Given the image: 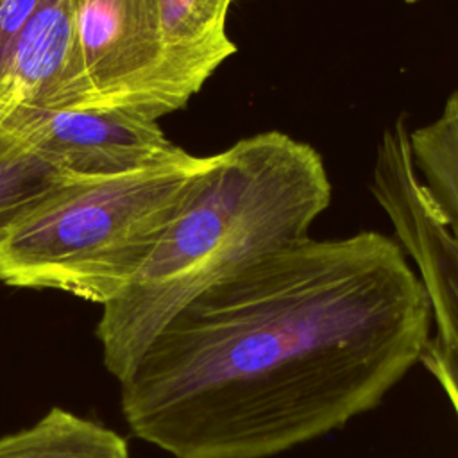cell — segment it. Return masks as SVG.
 I'll return each instance as SVG.
<instances>
[{"mask_svg":"<svg viewBox=\"0 0 458 458\" xmlns=\"http://www.w3.org/2000/svg\"><path fill=\"white\" fill-rule=\"evenodd\" d=\"M75 181L0 138V229Z\"/></svg>","mask_w":458,"mask_h":458,"instance_id":"10","label":"cell"},{"mask_svg":"<svg viewBox=\"0 0 458 458\" xmlns=\"http://www.w3.org/2000/svg\"><path fill=\"white\" fill-rule=\"evenodd\" d=\"M233 0H157L163 114L174 113L200 91L215 70L236 54L227 36Z\"/></svg>","mask_w":458,"mask_h":458,"instance_id":"8","label":"cell"},{"mask_svg":"<svg viewBox=\"0 0 458 458\" xmlns=\"http://www.w3.org/2000/svg\"><path fill=\"white\" fill-rule=\"evenodd\" d=\"M331 193L322 156L284 132L247 136L215 154L193 199L125 288L104 304L95 335L106 369L120 381L199 293L308 236Z\"/></svg>","mask_w":458,"mask_h":458,"instance_id":"2","label":"cell"},{"mask_svg":"<svg viewBox=\"0 0 458 458\" xmlns=\"http://www.w3.org/2000/svg\"><path fill=\"white\" fill-rule=\"evenodd\" d=\"M0 138L50 168L98 179L177 157L157 122L123 111L16 107L0 118Z\"/></svg>","mask_w":458,"mask_h":458,"instance_id":"5","label":"cell"},{"mask_svg":"<svg viewBox=\"0 0 458 458\" xmlns=\"http://www.w3.org/2000/svg\"><path fill=\"white\" fill-rule=\"evenodd\" d=\"M0 458H131V451L116 431L54 406L36 424L2 437Z\"/></svg>","mask_w":458,"mask_h":458,"instance_id":"9","label":"cell"},{"mask_svg":"<svg viewBox=\"0 0 458 458\" xmlns=\"http://www.w3.org/2000/svg\"><path fill=\"white\" fill-rule=\"evenodd\" d=\"M81 57L70 0H39L0 72V118L16 107L73 109Z\"/></svg>","mask_w":458,"mask_h":458,"instance_id":"7","label":"cell"},{"mask_svg":"<svg viewBox=\"0 0 458 458\" xmlns=\"http://www.w3.org/2000/svg\"><path fill=\"white\" fill-rule=\"evenodd\" d=\"M431 324L399 242L304 236L179 310L120 379L122 413L174 458H270L376 408Z\"/></svg>","mask_w":458,"mask_h":458,"instance_id":"1","label":"cell"},{"mask_svg":"<svg viewBox=\"0 0 458 458\" xmlns=\"http://www.w3.org/2000/svg\"><path fill=\"white\" fill-rule=\"evenodd\" d=\"M213 165L215 154L184 150L134 172L64 186L0 229V281L104 306L134 277Z\"/></svg>","mask_w":458,"mask_h":458,"instance_id":"3","label":"cell"},{"mask_svg":"<svg viewBox=\"0 0 458 458\" xmlns=\"http://www.w3.org/2000/svg\"><path fill=\"white\" fill-rule=\"evenodd\" d=\"M39 0H0V72Z\"/></svg>","mask_w":458,"mask_h":458,"instance_id":"11","label":"cell"},{"mask_svg":"<svg viewBox=\"0 0 458 458\" xmlns=\"http://www.w3.org/2000/svg\"><path fill=\"white\" fill-rule=\"evenodd\" d=\"M370 190L429 297L435 335H429L419 361L438 381L458 417V245L417 177L403 116L379 138Z\"/></svg>","mask_w":458,"mask_h":458,"instance_id":"4","label":"cell"},{"mask_svg":"<svg viewBox=\"0 0 458 458\" xmlns=\"http://www.w3.org/2000/svg\"><path fill=\"white\" fill-rule=\"evenodd\" d=\"M81 57V98L73 109L165 116L159 100L157 0H70Z\"/></svg>","mask_w":458,"mask_h":458,"instance_id":"6","label":"cell"}]
</instances>
